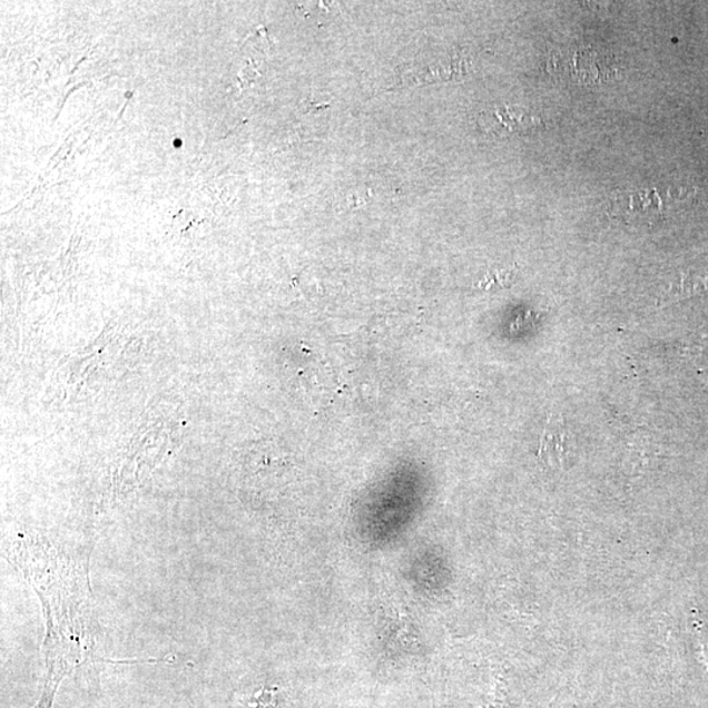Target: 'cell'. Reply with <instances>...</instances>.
<instances>
[{
	"mask_svg": "<svg viewBox=\"0 0 708 708\" xmlns=\"http://www.w3.org/2000/svg\"><path fill=\"white\" fill-rule=\"evenodd\" d=\"M571 452V437L564 424L558 417H551L541 439V461L552 469L564 468Z\"/></svg>",
	"mask_w": 708,
	"mask_h": 708,
	"instance_id": "cell-1",
	"label": "cell"
},
{
	"mask_svg": "<svg viewBox=\"0 0 708 708\" xmlns=\"http://www.w3.org/2000/svg\"><path fill=\"white\" fill-rule=\"evenodd\" d=\"M482 122L493 135L505 136L533 127L534 120L515 108H495L482 115Z\"/></svg>",
	"mask_w": 708,
	"mask_h": 708,
	"instance_id": "cell-2",
	"label": "cell"
},
{
	"mask_svg": "<svg viewBox=\"0 0 708 708\" xmlns=\"http://www.w3.org/2000/svg\"><path fill=\"white\" fill-rule=\"evenodd\" d=\"M706 292H708V277L690 273V275L681 276L680 282L672 286L667 299L672 302V299H684Z\"/></svg>",
	"mask_w": 708,
	"mask_h": 708,
	"instance_id": "cell-3",
	"label": "cell"
},
{
	"mask_svg": "<svg viewBox=\"0 0 708 708\" xmlns=\"http://www.w3.org/2000/svg\"><path fill=\"white\" fill-rule=\"evenodd\" d=\"M62 677L63 675L61 673H50L49 681L46 686V691H43L39 705H37L35 708H51V704H53L55 692L58 688L59 682H61Z\"/></svg>",
	"mask_w": 708,
	"mask_h": 708,
	"instance_id": "cell-4",
	"label": "cell"
},
{
	"mask_svg": "<svg viewBox=\"0 0 708 708\" xmlns=\"http://www.w3.org/2000/svg\"><path fill=\"white\" fill-rule=\"evenodd\" d=\"M513 277L512 271H501L500 275H489L484 278V282L481 283V286L489 284V286L499 283L500 285L505 286L507 283L511 282Z\"/></svg>",
	"mask_w": 708,
	"mask_h": 708,
	"instance_id": "cell-5",
	"label": "cell"
}]
</instances>
